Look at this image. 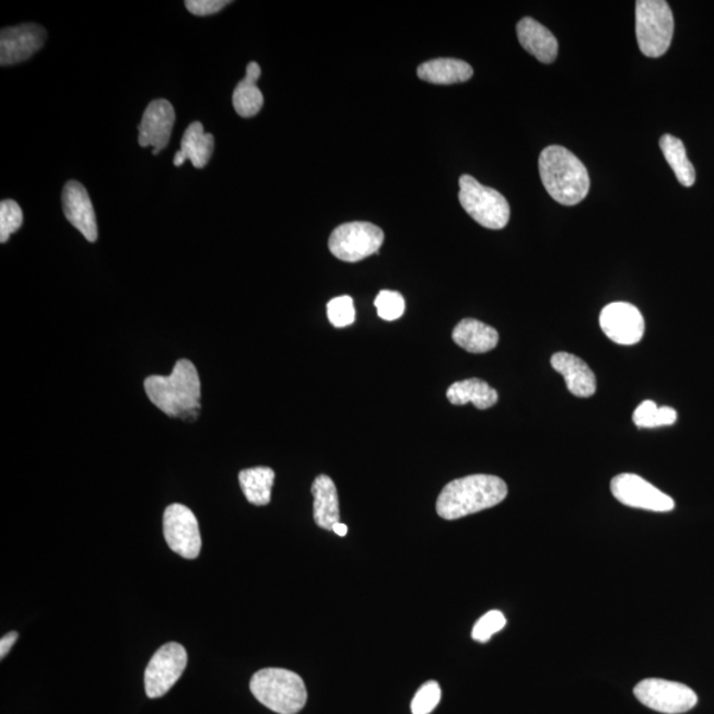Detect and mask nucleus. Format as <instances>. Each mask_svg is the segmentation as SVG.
Returning a JSON list of instances; mask_svg holds the SVG:
<instances>
[{"label":"nucleus","instance_id":"obj_1","mask_svg":"<svg viewBox=\"0 0 714 714\" xmlns=\"http://www.w3.org/2000/svg\"><path fill=\"white\" fill-rule=\"evenodd\" d=\"M508 495L504 480L494 476H470L453 480L442 490L437 501V514L445 520L495 507Z\"/></svg>","mask_w":714,"mask_h":714},{"label":"nucleus","instance_id":"obj_2","mask_svg":"<svg viewBox=\"0 0 714 714\" xmlns=\"http://www.w3.org/2000/svg\"><path fill=\"white\" fill-rule=\"evenodd\" d=\"M144 390L157 409L171 417H196L200 410L201 385L192 362L180 359L169 376H150Z\"/></svg>","mask_w":714,"mask_h":714},{"label":"nucleus","instance_id":"obj_3","mask_svg":"<svg viewBox=\"0 0 714 714\" xmlns=\"http://www.w3.org/2000/svg\"><path fill=\"white\" fill-rule=\"evenodd\" d=\"M542 185L562 206H576L590 188L589 173L576 155L562 147H549L539 157Z\"/></svg>","mask_w":714,"mask_h":714},{"label":"nucleus","instance_id":"obj_4","mask_svg":"<svg viewBox=\"0 0 714 714\" xmlns=\"http://www.w3.org/2000/svg\"><path fill=\"white\" fill-rule=\"evenodd\" d=\"M250 691L262 705L278 714H296L307 703L305 682L289 669H261L253 676Z\"/></svg>","mask_w":714,"mask_h":714},{"label":"nucleus","instance_id":"obj_5","mask_svg":"<svg viewBox=\"0 0 714 714\" xmlns=\"http://www.w3.org/2000/svg\"><path fill=\"white\" fill-rule=\"evenodd\" d=\"M635 15L641 52L653 59L667 54L675 30L672 10L668 3L663 0H637Z\"/></svg>","mask_w":714,"mask_h":714},{"label":"nucleus","instance_id":"obj_6","mask_svg":"<svg viewBox=\"0 0 714 714\" xmlns=\"http://www.w3.org/2000/svg\"><path fill=\"white\" fill-rule=\"evenodd\" d=\"M459 203L470 218L488 230H503L508 224L511 211L507 199L496 189L480 185L470 175L460 176Z\"/></svg>","mask_w":714,"mask_h":714},{"label":"nucleus","instance_id":"obj_7","mask_svg":"<svg viewBox=\"0 0 714 714\" xmlns=\"http://www.w3.org/2000/svg\"><path fill=\"white\" fill-rule=\"evenodd\" d=\"M384 243V232L375 224L355 221L335 227L328 248L344 262H359L376 255Z\"/></svg>","mask_w":714,"mask_h":714},{"label":"nucleus","instance_id":"obj_8","mask_svg":"<svg viewBox=\"0 0 714 714\" xmlns=\"http://www.w3.org/2000/svg\"><path fill=\"white\" fill-rule=\"evenodd\" d=\"M188 655L179 643L164 644L149 662L144 671V688L149 699H160L176 684L186 671Z\"/></svg>","mask_w":714,"mask_h":714},{"label":"nucleus","instance_id":"obj_9","mask_svg":"<svg viewBox=\"0 0 714 714\" xmlns=\"http://www.w3.org/2000/svg\"><path fill=\"white\" fill-rule=\"evenodd\" d=\"M634 694L649 710L680 714L691 711L698 704V694L680 682L663 679H646L635 687Z\"/></svg>","mask_w":714,"mask_h":714},{"label":"nucleus","instance_id":"obj_10","mask_svg":"<svg viewBox=\"0 0 714 714\" xmlns=\"http://www.w3.org/2000/svg\"><path fill=\"white\" fill-rule=\"evenodd\" d=\"M163 534L171 551L187 560L199 558L201 551L199 522L186 505H168L163 515Z\"/></svg>","mask_w":714,"mask_h":714},{"label":"nucleus","instance_id":"obj_11","mask_svg":"<svg viewBox=\"0 0 714 714\" xmlns=\"http://www.w3.org/2000/svg\"><path fill=\"white\" fill-rule=\"evenodd\" d=\"M610 489L617 501L628 507L653 512H669L675 508L671 496L635 473L617 476L611 480Z\"/></svg>","mask_w":714,"mask_h":714},{"label":"nucleus","instance_id":"obj_12","mask_svg":"<svg viewBox=\"0 0 714 714\" xmlns=\"http://www.w3.org/2000/svg\"><path fill=\"white\" fill-rule=\"evenodd\" d=\"M599 326L606 337L621 346L640 343L646 331L640 308L625 302H614L602 309Z\"/></svg>","mask_w":714,"mask_h":714},{"label":"nucleus","instance_id":"obj_13","mask_svg":"<svg viewBox=\"0 0 714 714\" xmlns=\"http://www.w3.org/2000/svg\"><path fill=\"white\" fill-rule=\"evenodd\" d=\"M47 40V31L37 24L3 28L0 34V65L10 67L28 60Z\"/></svg>","mask_w":714,"mask_h":714},{"label":"nucleus","instance_id":"obj_14","mask_svg":"<svg viewBox=\"0 0 714 714\" xmlns=\"http://www.w3.org/2000/svg\"><path fill=\"white\" fill-rule=\"evenodd\" d=\"M176 114L174 106L167 100H155L144 112L139 130V147L153 148V154L167 148L173 134Z\"/></svg>","mask_w":714,"mask_h":714},{"label":"nucleus","instance_id":"obj_15","mask_svg":"<svg viewBox=\"0 0 714 714\" xmlns=\"http://www.w3.org/2000/svg\"><path fill=\"white\" fill-rule=\"evenodd\" d=\"M62 211L66 218L75 230H78L87 242L96 243L98 238V226L96 213L92 204L91 196L86 188L79 182H68L62 189Z\"/></svg>","mask_w":714,"mask_h":714},{"label":"nucleus","instance_id":"obj_16","mask_svg":"<svg viewBox=\"0 0 714 714\" xmlns=\"http://www.w3.org/2000/svg\"><path fill=\"white\" fill-rule=\"evenodd\" d=\"M555 372L564 376L566 388L580 398L592 397L597 390V378L583 359L567 352H558L551 359Z\"/></svg>","mask_w":714,"mask_h":714},{"label":"nucleus","instance_id":"obj_17","mask_svg":"<svg viewBox=\"0 0 714 714\" xmlns=\"http://www.w3.org/2000/svg\"><path fill=\"white\" fill-rule=\"evenodd\" d=\"M522 47L545 65H552L558 59L559 43L545 25L532 17H524L516 27Z\"/></svg>","mask_w":714,"mask_h":714},{"label":"nucleus","instance_id":"obj_18","mask_svg":"<svg viewBox=\"0 0 714 714\" xmlns=\"http://www.w3.org/2000/svg\"><path fill=\"white\" fill-rule=\"evenodd\" d=\"M314 496V520L318 527L332 530L340 523L339 498L337 485L327 476H319L312 488Z\"/></svg>","mask_w":714,"mask_h":714},{"label":"nucleus","instance_id":"obj_19","mask_svg":"<svg viewBox=\"0 0 714 714\" xmlns=\"http://www.w3.org/2000/svg\"><path fill=\"white\" fill-rule=\"evenodd\" d=\"M453 340L460 349L471 353H485L495 349L499 333L495 328L477 319L460 320L453 331Z\"/></svg>","mask_w":714,"mask_h":714},{"label":"nucleus","instance_id":"obj_20","mask_svg":"<svg viewBox=\"0 0 714 714\" xmlns=\"http://www.w3.org/2000/svg\"><path fill=\"white\" fill-rule=\"evenodd\" d=\"M422 81L434 85L463 84L472 78L473 69L466 61L455 59H435L423 62L417 69Z\"/></svg>","mask_w":714,"mask_h":714},{"label":"nucleus","instance_id":"obj_21","mask_svg":"<svg viewBox=\"0 0 714 714\" xmlns=\"http://www.w3.org/2000/svg\"><path fill=\"white\" fill-rule=\"evenodd\" d=\"M261 67L256 61H251L246 68L244 80L238 82L235 92H233L232 103L239 117L251 118L261 112L264 106V96L257 81L261 78Z\"/></svg>","mask_w":714,"mask_h":714},{"label":"nucleus","instance_id":"obj_22","mask_svg":"<svg viewBox=\"0 0 714 714\" xmlns=\"http://www.w3.org/2000/svg\"><path fill=\"white\" fill-rule=\"evenodd\" d=\"M446 396L453 406H466V403L472 402L480 410L494 407L499 398L498 391L479 378L454 383L447 389Z\"/></svg>","mask_w":714,"mask_h":714},{"label":"nucleus","instance_id":"obj_23","mask_svg":"<svg viewBox=\"0 0 714 714\" xmlns=\"http://www.w3.org/2000/svg\"><path fill=\"white\" fill-rule=\"evenodd\" d=\"M274 478L276 472L270 467H255V469L239 472V485H242L246 501L258 505V507L269 504Z\"/></svg>","mask_w":714,"mask_h":714},{"label":"nucleus","instance_id":"obj_24","mask_svg":"<svg viewBox=\"0 0 714 714\" xmlns=\"http://www.w3.org/2000/svg\"><path fill=\"white\" fill-rule=\"evenodd\" d=\"M660 149L665 155L669 167L672 168L676 179L679 180L681 186L692 187L697 182V171L693 164L688 160L687 150L681 139L671 134H666L660 138Z\"/></svg>","mask_w":714,"mask_h":714},{"label":"nucleus","instance_id":"obj_25","mask_svg":"<svg viewBox=\"0 0 714 714\" xmlns=\"http://www.w3.org/2000/svg\"><path fill=\"white\" fill-rule=\"evenodd\" d=\"M214 149V138L204 131L203 125L194 122L188 126L182 138V153L192 162L195 168H204L210 162Z\"/></svg>","mask_w":714,"mask_h":714},{"label":"nucleus","instance_id":"obj_26","mask_svg":"<svg viewBox=\"0 0 714 714\" xmlns=\"http://www.w3.org/2000/svg\"><path fill=\"white\" fill-rule=\"evenodd\" d=\"M634 423L641 429L671 426L678 421V413L674 408L656 406L654 401H643L633 414Z\"/></svg>","mask_w":714,"mask_h":714},{"label":"nucleus","instance_id":"obj_27","mask_svg":"<svg viewBox=\"0 0 714 714\" xmlns=\"http://www.w3.org/2000/svg\"><path fill=\"white\" fill-rule=\"evenodd\" d=\"M23 212L14 200H3L0 204V243L9 242L11 235L21 230Z\"/></svg>","mask_w":714,"mask_h":714},{"label":"nucleus","instance_id":"obj_28","mask_svg":"<svg viewBox=\"0 0 714 714\" xmlns=\"http://www.w3.org/2000/svg\"><path fill=\"white\" fill-rule=\"evenodd\" d=\"M327 317L333 327L343 328L351 326L356 319L355 306L349 295L338 296L328 302Z\"/></svg>","mask_w":714,"mask_h":714},{"label":"nucleus","instance_id":"obj_29","mask_svg":"<svg viewBox=\"0 0 714 714\" xmlns=\"http://www.w3.org/2000/svg\"><path fill=\"white\" fill-rule=\"evenodd\" d=\"M378 317L394 321L401 318L406 312V300L400 293L383 290L375 300Z\"/></svg>","mask_w":714,"mask_h":714},{"label":"nucleus","instance_id":"obj_30","mask_svg":"<svg viewBox=\"0 0 714 714\" xmlns=\"http://www.w3.org/2000/svg\"><path fill=\"white\" fill-rule=\"evenodd\" d=\"M505 624H507V619H505L503 612L491 610L473 625L472 640L479 643H488L492 636L505 628Z\"/></svg>","mask_w":714,"mask_h":714},{"label":"nucleus","instance_id":"obj_31","mask_svg":"<svg viewBox=\"0 0 714 714\" xmlns=\"http://www.w3.org/2000/svg\"><path fill=\"white\" fill-rule=\"evenodd\" d=\"M442 697L441 687L437 681H428L423 684L412 701L413 714H431L440 704Z\"/></svg>","mask_w":714,"mask_h":714},{"label":"nucleus","instance_id":"obj_32","mask_svg":"<svg viewBox=\"0 0 714 714\" xmlns=\"http://www.w3.org/2000/svg\"><path fill=\"white\" fill-rule=\"evenodd\" d=\"M230 3L226 0H187L186 8L196 16H208L218 14Z\"/></svg>","mask_w":714,"mask_h":714},{"label":"nucleus","instance_id":"obj_33","mask_svg":"<svg viewBox=\"0 0 714 714\" xmlns=\"http://www.w3.org/2000/svg\"><path fill=\"white\" fill-rule=\"evenodd\" d=\"M17 637L19 634L16 633V631H11V633L2 636V640H0V659L3 660L5 656L9 655L11 648L14 647Z\"/></svg>","mask_w":714,"mask_h":714},{"label":"nucleus","instance_id":"obj_34","mask_svg":"<svg viewBox=\"0 0 714 714\" xmlns=\"http://www.w3.org/2000/svg\"><path fill=\"white\" fill-rule=\"evenodd\" d=\"M332 530H333L335 534H337L340 537H343L347 534H349V527H347L346 524H343V523L335 524V526L332 527Z\"/></svg>","mask_w":714,"mask_h":714},{"label":"nucleus","instance_id":"obj_35","mask_svg":"<svg viewBox=\"0 0 714 714\" xmlns=\"http://www.w3.org/2000/svg\"><path fill=\"white\" fill-rule=\"evenodd\" d=\"M188 160V157L182 153V151H178V153L175 154L174 157V164L176 167H180L183 163H185Z\"/></svg>","mask_w":714,"mask_h":714}]
</instances>
